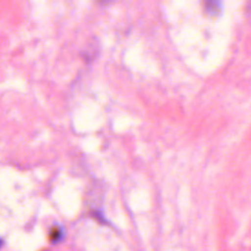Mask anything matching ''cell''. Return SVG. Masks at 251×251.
I'll return each instance as SVG.
<instances>
[{"label": "cell", "mask_w": 251, "mask_h": 251, "mask_svg": "<svg viewBox=\"0 0 251 251\" xmlns=\"http://www.w3.org/2000/svg\"><path fill=\"white\" fill-rule=\"evenodd\" d=\"M224 0H203L205 11L211 17H217L221 14L223 10Z\"/></svg>", "instance_id": "1"}, {"label": "cell", "mask_w": 251, "mask_h": 251, "mask_svg": "<svg viewBox=\"0 0 251 251\" xmlns=\"http://www.w3.org/2000/svg\"><path fill=\"white\" fill-rule=\"evenodd\" d=\"M50 238L52 239V241H54V242H56L59 238H61V235H62V231H61V229L59 228V227H57V226H54L52 229H51V231H50Z\"/></svg>", "instance_id": "2"}, {"label": "cell", "mask_w": 251, "mask_h": 251, "mask_svg": "<svg viewBox=\"0 0 251 251\" xmlns=\"http://www.w3.org/2000/svg\"><path fill=\"white\" fill-rule=\"evenodd\" d=\"M246 10L249 14H251V0H246Z\"/></svg>", "instance_id": "3"}, {"label": "cell", "mask_w": 251, "mask_h": 251, "mask_svg": "<svg viewBox=\"0 0 251 251\" xmlns=\"http://www.w3.org/2000/svg\"><path fill=\"white\" fill-rule=\"evenodd\" d=\"M101 3H107V2H109L110 0H99Z\"/></svg>", "instance_id": "4"}]
</instances>
